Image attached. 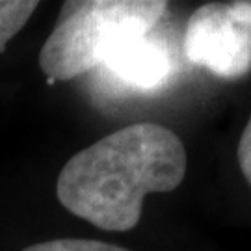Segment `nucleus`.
I'll use <instances>...</instances> for the list:
<instances>
[{
	"mask_svg": "<svg viewBox=\"0 0 251 251\" xmlns=\"http://www.w3.org/2000/svg\"><path fill=\"white\" fill-rule=\"evenodd\" d=\"M23 251H128L116 244L99 242V240H76V238H62L49 242L28 246Z\"/></svg>",
	"mask_w": 251,
	"mask_h": 251,
	"instance_id": "obj_6",
	"label": "nucleus"
},
{
	"mask_svg": "<svg viewBox=\"0 0 251 251\" xmlns=\"http://www.w3.org/2000/svg\"><path fill=\"white\" fill-rule=\"evenodd\" d=\"M186 175V149L168 126L136 123L71 156L56 196L71 214L104 231H130L147 194L171 192Z\"/></svg>",
	"mask_w": 251,
	"mask_h": 251,
	"instance_id": "obj_1",
	"label": "nucleus"
},
{
	"mask_svg": "<svg viewBox=\"0 0 251 251\" xmlns=\"http://www.w3.org/2000/svg\"><path fill=\"white\" fill-rule=\"evenodd\" d=\"M37 6L39 4L34 0H0V52L9 39L26 25Z\"/></svg>",
	"mask_w": 251,
	"mask_h": 251,
	"instance_id": "obj_5",
	"label": "nucleus"
},
{
	"mask_svg": "<svg viewBox=\"0 0 251 251\" xmlns=\"http://www.w3.org/2000/svg\"><path fill=\"white\" fill-rule=\"evenodd\" d=\"M184 52L192 63L227 80L251 69V2H212L190 17Z\"/></svg>",
	"mask_w": 251,
	"mask_h": 251,
	"instance_id": "obj_3",
	"label": "nucleus"
},
{
	"mask_svg": "<svg viewBox=\"0 0 251 251\" xmlns=\"http://www.w3.org/2000/svg\"><path fill=\"white\" fill-rule=\"evenodd\" d=\"M160 0H75L65 2L52 34L39 52L49 84L71 80L102 65L121 39L151 32L166 13Z\"/></svg>",
	"mask_w": 251,
	"mask_h": 251,
	"instance_id": "obj_2",
	"label": "nucleus"
},
{
	"mask_svg": "<svg viewBox=\"0 0 251 251\" xmlns=\"http://www.w3.org/2000/svg\"><path fill=\"white\" fill-rule=\"evenodd\" d=\"M151 32L121 39L108 50L100 67L128 88H160L171 76L175 62L168 41Z\"/></svg>",
	"mask_w": 251,
	"mask_h": 251,
	"instance_id": "obj_4",
	"label": "nucleus"
},
{
	"mask_svg": "<svg viewBox=\"0 0 251 251\" xmlns=\"http://www.w3.org/2000/svg\"><path fill=\"white\" fill-rule=\"evenodd\" d=\"M236 158H238V166L242 170L244 177L251 186V117L246 128H244L242 136H240L238 149H236Z\"/></svg>",
	"mask_w": 251,
	"mask_h": 251,
	"instance_id": "obj_7",
	"label": "nucleus"
}]
</instances>
